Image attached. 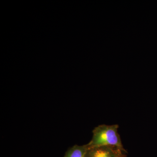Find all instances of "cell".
Here are the masks:
<instances>
[{
  "mask_svg": "<svg viewBox=\"0 0 157 157\" xmlns=\"http://www.w3.org/2000/svg\"><path fill=\"white\" fill-rule=\"evenodd\" d=\"M118 124H101L96 127L93 131L92 138L87 144L89 148L102 146L113 147L124 153L126 152L118 132Z\"/></svg>",
  "mask_w": 157,
  "mask_h": 157,
  "instance_id": "6da1fadb",
  "label": "cell"
},
{
  "mask_svg": "<svg viewBox=\"0 0 157 157\" xmlns=\"http://www.w3.org/2000/svg\"><path fill=\"white\" fill-rule=\"evenodd\" d=\"M124 152L113 147L102 146L88 149L85 157H120Z\"/></svg>",
  "mask_w": 157,
  "mask_h": 157,
  "instance_id": "7a4b0ae2",
  "label": "cell"
},
{
  "mask_svg": "<svg viewBox=\"0 0 157 157\" xmlns=\"http://www.w3.org/2000/svg\"><path fill=\"white\" fill-rule=\"evenodd\" d=\"M88 149L87 144L74 145L68 150L64 157H85Z\"/></svg>",
  "mask_w": 157,
  "mask_h": 157,
  "instance_id": "3957f363",
  "label": "cell"
},
{
  "mask_svg": "<svg viewBox=\"0 0 157 157\" xmlns=\"http://www.w3.org/2000/svg\"><path fill=\"white\" fill-rule=\"evenodd\" d=\"M120 157H126V156L125 155H124V154L123 155H122Z\"/></svg>",
  "mask_w": 157,
  "mask_h": 157,
  "instance_id": "277c9868",
  "label": "cell"
}]
</instances>
